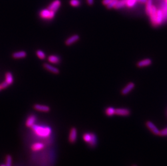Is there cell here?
Listing matches in <instances>:
<instances>
[{"mask_svg": "<svg viewBox=\"0 0 167 166\" xmlns=\"http://www.w3.org/2000/svg\"><path fill=\"white\" fill-rule=\"evenodd\" d=\"M34 108L36 111L42 112H49L50 111V108L47 105H40L36 104L34 105Z\"/></svg>", "mask_w": 167, "mask_h": 166, "instance_id": "12", "label": "cell"}, {"mask_svg": "<svg viewBox=\"0 0 167 166\" xmlns=\"http://www.w3.org/2000/svg\"><path fill=\"white\" fill-rule=\"evenodd\" d=\"M146 6V12L148 15H149L151 10L153 7V1L152 0H147Z\"/></svg>", "mask_w": 167, "mask_h": 166, "instance_id": "20", "label": "cell"}, {"mask_svg": "<svg viewBox=\"0 0 167 166\" xmlns=\"http://www.w3.org/2000/svg\"><path fill=\"white\" fill-rule=\"evenodd\" d=\"M79 39H80V36L78 34H75L70 36L69 38H67L66 41H65V44L67 46H69L74 44Z\"/></svg>", "mask_w": 167, "mask_h": 166, "instance_id": "10", "label": "cell"}, {"mask_svg": "<svg viewBox=\"0 0 167 166\" xmlns=\"http://www.w3.org/2000/svg\"><path fill=\"white\" fill-rule=\"evenodd\" d=\"M146 126H147V127L150 129V131H151L153 134H154L155 135H160V131L154 124V123H153L151 121H148L146 122Z\"/></svg>", "mask_w": 167, "mask_h": 166, "instance_id": "9", "label": "cell"}, {"mask_svg": "<svg viewBox=\"0 0 167 166\" xmlns=\"http://www.w3.org/2000/svg\"><path fill=\"white\" fill-rule=\"evenodd\" d=\"M157 10L156 9L155 6H153L151 10L150 14L149 16H150V20L151 21V23L154 26H156V15H157Z\"/></svg>", "mask_w": 167, "mask_h": 166, "instance_id": "8", "label": "cell"}, {"mask_svg": "<svg viewBox=\"0 0 167 166\" xmlns=\"http://www.w3.org/2000/svg\"><path fill=\"white\" fill-rule=\"evenodd\" d=\"M118 0H112V1L108 5H107V8L108 9H112V8H115V7L118 2Z\"/></svg>", "mask_w": 167, "mask_h": 166, "instance_id": "27", "label": "cell"}, {"mask_svg": "<svg viewBox=\"0 0 167 166\" xmlns=\"http://www.w3.org/2000/svg\"><path fill=\"white\" fill-rule=\"evenodd\" d=\"M45 148V145L42 143L37 142L32 143L30 146V149L33 152H38L42 151Z\"/></svg>", "mask_w": 167, "mask_h": 166, "instance_id": "5", "label": "cell"}, {"mask_svg": "<svg viewBox=\"0 0 167 166\" xmlns=\"http://www.w3.org/2000/svg\"><path fill=\"white\" fill-rule=\"evenodd\" d=\"M69 3L72 7H78L80 6L81 2L80 0H70Z\"/></svg>", "mask_w": 167, "mask_h": 166, "instance_id": "26", "label": "cell"}, {"mask_svg": "<svg viewBox=\"0 0 167 166\" xmlns=\"http://www.w3.org/2000/svg\"><path fill=\"white\" fill-rule=\"evenodd\" d=\"M152 64L151 59H144L138 61L137 64V67H148Z\"/></svg>", "mask_w": 167, "mask_h": 166, "instance_id": "15", "label": "cell"}, {"mask_svg": "<svg viewBox=\"0 0 167 166\" xmlns=\"http://www.w3.org/2000/svg\"><path fill=\"white\" fill-rule=\"evenodd\" d=\"M6 81L9 85H12L14 82V78L13 76L10 72H7L6 73Z\"/></svg>", "mask_w": 167, "mask_h": 166, "instance_id": "19", "label": "cell"}, {"mask_svg": "<svg viewBox=\"0 0 167 166\" xmlns=\"http://www.w3.org/2000/svg\"><path fill=\"white\" fill-rule=\"evenodd\" d=\"M115 111L116 109H115L114 108L112 107H109L106 108L105 112L107 116L112 117L114 114H115Z\"/></svg>", "mask_w": 167, "mask_h": 166, "instance_id": "21", "label": "cell"}, {"mask_svg": "<svg viewBox=\"0 0 167 166\" xmlns=\"http://www.w3.org/2000/svg\"><path fill=\"white\" fill-rule=\"evenodd\" d=\"M36 55H37L39 59H46V56L45 53L42 50H38L36 51Z\"/></svg>", "mask_w": 167, "mask_h": 166, "instance_id": "24", "label": "cell"}, {"mask_svg": "<svg viewBox=\"0 0 167 166\" xmlns=\"http://www.w3.org/2000/svg\"><path fill=\"white\" fill-rule=\"evenodd\" d=\"M112 1V0H103L102 1V3L104 6H107Z\"/></svg>", "mask_w": 167, "mask_h": 166, "instance_id": "30", "label": "cell"}, {"mask_svg": "<svg viewBox=\"0 0 167 166\" xmlns=\"http://www.w3.org/2000/svg\"><path fill=\"white\" fill-rule=\"evenodd\" d=\"M160 135H161V136H167V127L160 131Z\"/></svg>", "mask_w": 167, "mask_h": 166, "instance_id": "29", "label": "cell"}, {"mask_svg": "<svg viewBox=\"0 0 167 166\" xmlns=\"http://www.w3.org/2000/svg\"><path fill=\"white\" fill-rule=\"evenodd\" d=\"M124 6H126L125 0H118V2L115 7V8L116 9H119L124 7Z\"/></svg>", "mask_w": 167, "mask_h": 166, "instance_id": "25", "label": "cell"}, {"mask_svg": "<svg viewBox=\"0 0 167 166\" xmlns=\"http://www.w3.org/2000/svg\"><path fill=\"white\" fill-rule=\"evenodd\" d=\"M166 3H167V0H166Z\"/></svg>", "mask_w": 167, "mask_h": 166, "instance_id": "34", "label": "cell"}, {"mask_svg": "<svg viewBox=\"0 0 167 166\" xmlns=\"http://www.w3.org/2000/svg\"><path fill=\"white\" fill-rule=\"evenodd\" d=\"M6 166H12V162H13V157L10 155L8 154L6 155Z\"/></svg>", "mask_w": 167, "mask_h": 166, "instance_id": "22", "label": "cell"}, {"mask_svg": "<svg viewBox=\"0 0 167 166\" xmlns=\"http://www.w3.org/2000/svg\"><path fill=\"white\" fill-rule=\"evenodd\" d=\"M1 90V88H0V90Z\"/></svg>", "mask_w": 167, "mask_h": 166, "instance_id": "36", "label": "cell"}, {"mask_svg": "<svg viewBox=\"0 0 167 166\" xmlns=\"http://www.w3.org/2000/svg\"><path fill=\"white\" fill-rule=\"evenodd\" d=\"M78 139V130L75 127H72L69 131L68 141L71 144L75 143Z\"/></svg>", "mask_w": 167, "mask_h": 166, "instance_id": "4", "label": "cell"}, {"mask_svg": "<svg viewBox=\"0 0 167 166\" xmlns=\"http://www.w3.org/2000/svg\"><path fill=\"white\" fill-rule=\"evenodd\" d=\"M34 134L41 138L47 139L50 137L52 134V129L48 126L38 125L35 124L31 128Z\"/></svg>", "mask_w": 167, "mask_h": 166, "instance_id": "1", "label": "cell"}, {"mask_svg": "<svg viewBox=\"0 0 167 166\" xmlns=\"http://www.w3.org/2000/svg\"><path fill=\"white\" fill-rule=\"evenodd\" d=\"M137 1L140 3H146L147 2V0H137Z\"/></svg>", "mask_w": 167, "mask_h": 166, "instance_id": "32", "label": "cell"}, {"mask_svg": "<svg viewBox=\"0 0 167 166\" xmlns=\"http://www.w3.org/2000/svg\"><path fill=\"white\" fill-rule=\"evenodd\" d=\"M48 61L52 64H58L61 61V59L56 55H50L48 57Z\"/></svg>", "mask_w": 167, "mask_h": 166, "instance_id": "18", "label": "cell"}, {"mask_svg": "<svg viewBox=\"0 0 167 166\" xmlns=\"http://www.w3.org/2000/svg\"><path fill=\"white\" fill-rule=\"evenodd\" d=\"M86 2L89 6H92V4H94V0H86Z\"/></svg>", "mask_w": 167, "mask_h": 166, "instance_id": "31", "label": "cell"}, {"mask_svg": "<svg viewBox=\"0 0 167 166\" xmlns=\"http://www.w3.org/2000/svg\"><path fill=\"white\" fill-rule=\"evenodd\" d=\"M61 5V2L60 0H54L52 3L49 4L47 8L50 10L56 12L58 9L60 8Z\"/></svg>", "mask_w": 167, "mask_h": 166, "instance_id": "6", "label": "cell"}, {"mask_svg": "<svg viewBox=\"0 0 167 166\" xmlns=\"http://www.w3.org/2000/svg\"><path fill=\"white\" fill-rule=\"evenodd\" d=\"M36 120H37L36 116L35 114L30 115L26 120V122H25L26 127L28 128H32V127L35 124Z\"/></svg>", "mask_w": 167, "mask_h": 166, "instance_id": "7", "label": "cell"}, {"mask_svg": "<svg viewBox=\"0 0 167 166\" xmlns=\"http://www.w3.org/2000/svg\"><path fill=\"white\" fill-rule=\"evenodd\" d=\"M55 12L50 10L49 9H42L40 12L39 16L42 19L45 20H52L55 16Z\"/></svg>", "mask_w": 167, "mask_h": 166, "instance_id": "3", "label": "cell"}, {"mask_svg": "<svg viewBox=\"0 0 167 166\" xmlns=\"http://www.w3.org/2000/svg\"><path fill=\"white\" fill-rule=\"evenodd\" d=\"M43 67L46 69L50 72H51L52 73H54V74H58L60 73V70H58V69L57 67H54L48 63H44Z\"/></svg>", "mask_w": 167, "mask_h": 166, "instance_id": "16", "label": "cell"}, {"mask_svg": "<svg viewBox=\"0 0 167 166\" xmlns=\"http://www.w3.org/2000/svg\"><path fill=\"white\" fill-rule=\"evenodd\" d=\"M133 166H137V165H133Z\"/></svg>", "mask_w": 167, "mask_h": 166, "instance_id": "35", "label": "cell"}, {"mask_svg": "<svg viewBox=\"0 0 167 166\" xmlns=\"http://www.w3.org/2000/svg\"><path fill=\"white\" fill-rule=\"evenodd\" d=\"M164 21L163 18V12L161 9H159L157 11V15H156V26L161 25Z\"/></svg>", "mask_w": 167, "mask_h": 166, "instance_id": "13", "label": "cell"}, {"mask_svg": "<svg viewBox=\"0 0 167 166\" xmlns=\"http://www.w3.org/2000/svg\"><path fill=\"white\" fill-rule=\"evenodd\" d=\"M126 1V6H127L129 8H132L135 6L136 2H137V0H125Z\"/></svg>", "mask_w": 167, "mask_h": 166, "instance_id": "23", "label": "cell"}, {"mask_svg": "<svg viewBox=\"0 0 167 166\" xmlns=\"http://www.w3.org/2000/svg\"><path fill=\"white\" fill-rule=\"evenodd\" d=\"M82 138L84 141L90 147H95L98 143V137L94 133L86 132L83 134Z\"/></svg>", "mask_w": 167, "mask_h": 166, "instance_id": "2", "label": "cell"}, {"mask_svg": "<svg viewBox=\"0 0 167 166\" xmlns=\"http://www.w3.org/2000/svg\"><path fill=\"white\" fill-rule=\"evenodd\" d=\"M135 84L133 82H130L124 87L121 91V93L123 95H127L130 93L135 88Z\"/></svg>", "mask_w": 167, "mask_h": 166, "instance_id": "11", "label": "cell"}, {"mask_svg": "<svg viewBox=\"0 0 167 166\" xmlns=\"http://www.w3.org/2000/svg\"><path fill=\"white\" fill-rule=\"evenodd\" d=\"M0 166H6V165L4 164H2V165H0Z\"/></svg>", "mask_w": 167, "mask_h": 166, "instance_id": "33", "label": "cell"}, {"mask_svg": "<svg viewBox=\"0 0 167 166\" xmlns=\"http://www.w3.org/2000/svg\"><path fill=\"white\" fill-rule=\"evenodd\" d=\"M9 86V85L6 81H4V82H2V83L0 84V88H1V90H2V89H4V88H8Z\"/></svg>", "mask_w": 167, "mask_h": 166, "instance_id": "28", "label": "cell"}, {"mask_svg": "<svg viewBox=\"0 0 167 166\" xmlns=\"http://www.w3.org/2000/svg\"><path fill=\"white\" fill-rule=\"evenodd\" d=\"M27 56V53L24 51L15 52L12 54L13 58L15 59H24Z\"/></svg>", "mask_w": 167, "mask_h": 166, "instance_id": "17", "label": "cell"}, {"mask_svg": "<svg viewBox=\"0 0 167 166\" xmlns=\"http://www.w3.org/2000/svg\"><path fill=\"white\" fill-rule=\"evenodd\" d=\"M130 114V111L127 108H117L116 109L115 114L121 116H128Z\"/></svg>", "mask_w": 167, "mask_h": 166, "instance_id": "14", "label": "cell"}]
</instances>
